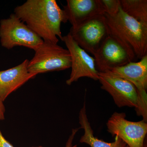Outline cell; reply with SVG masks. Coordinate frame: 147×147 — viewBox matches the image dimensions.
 <instances>
[{"label": "cell", "instance_id": "cell-1", "mask_svg": "<svg viewBox=\"0 0 147 147\" xmlns=\"http://www.w3.org/2000/svg\"><path fill=\"white\" fill-rule=\"evenodd\" d=\"M14 13L44 41L62 40V23L67 22L63 9L55 0H28L14 9Z\"/></svg>", "mask_w": 147, "mask_h": 147}, {"label": "cell", "instance_id": "cell-2", "mask_svg": "<svg viewBox=\"0 0 147 147\" xmlns=\"http://www.w3.org/2000/svg\"><path fill=\"white\" fill-rule=\"evenodd\" d=\"M110 34L130 46L136 58L147 55V25L131 17L121 8L114 15L104 13Z\"/></svg>", "mask_w": 147, "mask_h": 147}, {"label": "cell", "instance_id": "cell-3", "mask_svg": "<svg viewBox=\"0 0 147 147\" xmlns=\"http://www.w3.org/2000/svg\"><path fill=\"white\" fill-rule=\"evenodd\" d=\"M94 56L99 72H106L125 65L136 58L129 45L110 33L102 41Z\"/></svg>", "mask_w": 147, "mask_h": 147}, {"label": "cell", "instance_id": "cell-4", "mask_svg": "<svg viewBox=\"0 0 147 147\" xmlns=\"http://www.w3.org/2000/svg\"><path fill=\"white\" fill-rule=\"evenodd\" d=\"M34 51V56L28 63V69L30 73L36 75L71 67L70 53L67 49L57 43L43 41Z\"/></svg>", "mask_w": 147, "mask_h": 147}, {"label": "cell", "instance_id": "cell-5", "mask_svg": "<svg viewBox=\"0 0 147 147\" xmlns=\"http://www.w3.org/2000/svg\"><path fill=\"white\" fill-rule=\"evenodd\" d=\"M43 41L14 13L0 21V42L4 48L23 46L35 51Z\"/></svg>", "mask_w": 147, "mask_h": 147}, {"label": "cell", "instance_id": "cell-6", "mask_svg": "<svg viewBox=\"0 0 147 147\" xmlns=\"http://www.w3.org/2000/svg\"><path fill=\"white\" fill-rule=\"evenodd\" d=\"M106 72L127 80L134 85L139 96L136 113L138 116H142L143 120L147 122V55L139 61L131 62Z\"/></svg>", "mask_w": 147, "mask_h": 147}, {"label": "cell", "instance_id": "cell-7", "mask_svg": "<svg viewBox=\"0 0 147 147\" xmlns=\"http://www.w3.org/2000/svg\"><path fill=\"white\" fill-rule=\"evenodd\" d=\"M69 33L80 47L94 55L110 32L103 14L93 17L77 26L71 27Z\"/></svg>", "mask_w": 147, "mask_h": 147}, {"label": "cell", "instance_id": "cell-8", "mask_svg": "<svg viewBox=\"0 0 147 147\" xmlns=\"http://www.w3.org/2000/svg\"><path fill=\"white\" fill-rule=\"evenodd\" d=\"M106 125L109 133L113 137H118L129 147H146L145 139L147 133V123L143 120L131 121L126 119L125 113L115 112Z\"/></svg>", "mask_w": 147, "mask_h": 147}, {"label": "cell", "instance_id": "cell-9", "mask_svg": "<svg viewBox=\"0 0 147 147\" xmlns=\"http://www.w3.org/2000/svg\"><path fill=\"white\" fill-rule=\"evenodd\" d=\"M62 41L65 43L71 58V73L66 84L71 85L82 77L98 81L99 72L96 69L94 57L80 47L69 33L63 36Z\"/></svg>", "mask_w": 147, "mask_h": 147}, {"label": "cell", "instance_id": "cell-10", "mask_svg": "<svg viewBox=\"0 0 147 147\" xmlns=\"http://www.w3.org/2000/svg\"><path fill=\"white\" fill-rule=\"evenodd\" d=\"M98 76V81L101 84V88L110 94L119 108L127 106L137 110L139 96L133 84L108 72H99Z\"/></svg>", "mask_w": 147, "mask_h": 147}, {"label": "cell", "instance_id": "cell-11", "mask_svg": "<svg viewBox=\"0 0 147 147\" xmlns=\"http://www.w3.org/2000/svg\"><path fill=\"white\" fill-rule=\"evenodd\" d=\"M63 7L67 21L72 27L105 13L100 0H67Z\"/></svg>", "mask_w": 147, "mask_h": 147}, {"label": "cell", "instance_id": "cell-12", "mask_svg": "<svg viewBox=\"0 0 147 147\" xmlns=\"http://www.w3.org/2000/svg\"><path fill=\"white\" fill-rule=\"evenodd\" d=\"M28 60L26 59L18 65L0 71V99L3 102L11 94L36 76L28 71Z\"/></svg>", "mask_w": 147, "mask_h": 147}, {"label": "cell", "instance_id": "cell-13", "mask_svg": "<svg viewBox=\"0 0 147 147\" xmlns=\"http://www.w3.org/2000/svg\"><path fill=\"white\" fill-rule=\"evenodd\" d=\"M79 123L80 128L84 129V135L80 142L89 145L91 147H126V144L118 137H115V142L108 143L98 139L94 135V132L88 119L85 102L79 114Z\"/></svg>", "mask_w": 147, "mask_h": 147}, {"label": "cell", "instance_id": "cell-14", "mask_svg": "<svg viewBox=\"0 0 147 147\" xmlns=\"http://www.w3.org/2000/svg\"><path fill=\"white\" fill-rule=\"evenodd\" d=\"M124 12L137 21L147 25V0H120Z\"/></svg>", "mask_w": 147, "mask_h": 147}, {"label": "cell", "instance_id": "cell-15", "mask_svg": "<svg viewBox=\"0 0 147 147\" xmlns=\"http://www.w3.org/2000/svg\"><path fill=\"white\" fill-rule=\"evenodd\" d=\"M104 13L114 15L117 13L120 7V0H100Z\"/></svg>", "mask_w": 147, "mask_h": 147}, {"label": "cell", "instance_id": "cell-16", "mask_svg": "<svg viewBox=\"0 0 147 147\" xmlns=\"http://www.w3.org/2000/svg\"><path fill=\"white\" fill-rule=\"evenodd\" d=\"M80 128L75 129H72V132H71V135H70L68 141L67 143L66 146V147H76L77 146L75 145V146H73L72 144V142L74 138V136L75 134H76V132L78 131L79 129Z\"/></svg>", "mask_w": 147, "mask_h": 147}, {"label": "cell", "instance_id": "cell-17", "mask_svg": "<svg viewBox=\"0 0 147 147\" xmlns=\"http://www.w3.org/2000/svg\"><path fill=\"white\" fill-rule=\"evenodd\" d=\"M0 147H14L3 136L0 130Z\"/></svg>", "mask_w": 147, "mask_h": 147}, {"label": "cell", "instance_id": "cell-18", "mask_svg": "<svg viewBox=\"0 0 147 147\" xmlns=\"http://www.w3.org/2000/svg\"><path fill=\"white\" fill-rule=\"evenodd\" d=\"M5 107L3 104V102L0 99V120L5 119Z\"/></svg>", "mask_w": 147, "mask_h": 147}, {"label": "cell", "instance_id": "cell-19", "mask_svg": "<svg viewBox=\"0 0 147 147\" xmlns=\"http://www.w3.org/2000/svg\"><path fill=\"white\" fill-rule=\"evenodd\" d=\"M41 147V146H39V147Z\"/></svg>", "mask_w": 147, "mask_h": 147}, {"label": "cell", "instance_id": "cell-20", "mask_svg": "<svg viewBox=\"0 0 147 147\" xmlns=\"http://www.w3.org/2000/svg\"><path fill=\"white\" fill-rule=\"evenodd\" d=\"M126 147H129L128 146H127Z\"/></svg>", "mask_w": 147, "mask_h": 147}]
</instances>
